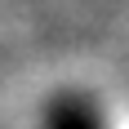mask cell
<instances>
[{
	"label": "cell",
	"mask_w": 129,
	"mask_h": 129,
	"mask_svg": "<svg viewBox=\"0 0 129 129\" xmlns=\"http://www.w3.org/2000/svg\"><path fill=\"white\" fill-rule=\"evenodd\" d=\"M49 129H98V125H93V116L85 111V107L62 103L58 111H53V125H49Z\"/></svg>",
	"instance_id": "cell-1"
}]
</instances>
